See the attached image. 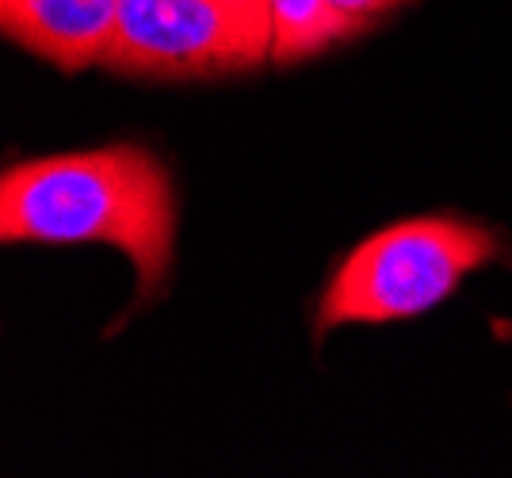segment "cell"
<instances>
[{"instance_id": "obj_1", "label": "cell", "mask_w": 512, "mask_h": 478, "mask_svg": "<svg viewBox=\"0 0 512 478\" xmlns=\"http://www.w3.org/2000/svg\"><path fill=\"white\" fill-rule=\"evenodd\" d=\"M180 203L165 161L138 142L16 161L0 173L4 245L119 249L138 276L127 314L169 291Z\"/></svg>"}, {"instance_id": "obj_2", "label": "cell", "mask_w": 512, "mask_h": 478, "mask_svg": "<svg viewBox=\"0 0 512 478\" xmlns=\"http://www.w3.org/2000/svg\"><path fill=\"white\" fill-rule=\"evenodd\" d=\"M512 261L509 241L463 215H425L383 226L344 257L321 291L314 337L341 326L421 318L451 299L470 272Z\"/></svg>"}, {"instance_id": "obj_3", "label": "cell", "mask_w": 512, "mask_h": 478, "mask_svg": "<svg viewBox=\"0 0 512 478\" xmlns=\"http://www.w3.org/2000/svg\"><path fill=\"white\" fill-rule=\"evenodd\" d=\"M268 58V0H123L104 69L176 81L245 73Z\"/></svg>"}, {"instance_id": "obj_4", "label": "cell", "mask_w": 512, "mask_h": 478, "mask_svg": "<svg viewBox=\"0 0 512 478\" xmlns=\"http://www.w3.org/2000/svg\"><path fill=\"white\" fill-rule=\"evenodd\" d=\"M123 0H0V31L62 73L104 66Z\"/></svg>"}, {"instance_id": "obj_5", "label": "cell", "mask_w": 512, "mask_h": 478, "mask_svg": "<svg viewBox=\"0 0 512 478\" xmlns=\"http://www.w3.org/2000/svg\"><path fill=\"white\" fill-rule=\"evenodd\" d=\"M272 12V66H295L341 39H352L356 23L333 0H268Z\"/></svg>"}, {"instance_id": "obj_6", "label": "cell", "mask_w": 512, "mask_h": 478, "mask_svg": "<svg viewBox=\"0 0 512 478\" xmlns=\"http://www.w3.org/2000/svg\"><path fill=\"white\" fill-rule=\"evenodd\" d=\"M333 4H337L356 27H367L371 20H379V16H386V12L402 8L406 0H333Z\"/></svg>"}]
</instances>
